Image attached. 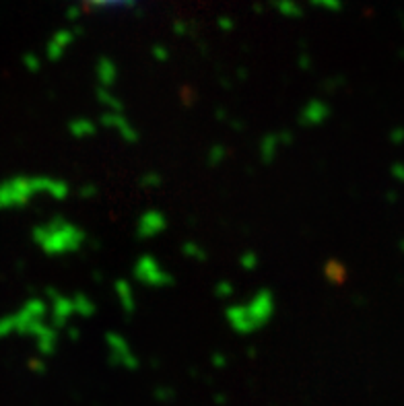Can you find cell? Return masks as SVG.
Wrapping results in <instances>:
<instances>
[{"label":"cell","mask_w":404,"mask_h":406,"mask_svg":"<svg viewBox=\"0 0 404 406\" xmlns=\"http://www.w3.org/2000/svg\"><path fill=\"white\" fill-rule=\"evenodd\" d=\"M85 2L91 6H118V4H124L128 0H85Z\"/></svg>","instance_id":"obj_1"}]
</instances>
